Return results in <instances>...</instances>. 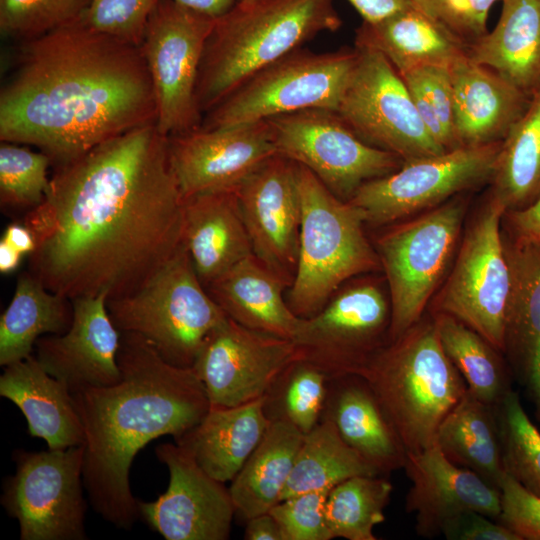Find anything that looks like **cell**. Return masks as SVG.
<instances>
[{
    "label": "cell",
    "instance_id": "3957f363",
    "mask_svg": "<svg viewBox=\"0 0 540 540\" xmlns=\"http://www.w3.org/2000/svg\"><path fill=\"white\" fill-rule=\"evenodd\" d=\"M120 380L71 391L84 430L83 484L94 510L117 528L139 518L129 472L152 440L194 428L210 403L193 367L165 361L140 335L121 332Z\"/></svg>",
    "mask_w": 540,
    "mask_h": 540
},
{
    "label": "cell",
    "instance_id": "1f68e13d",
    "mask_svg": "<svg viewBox=\"0 0 540 540\" xmlns=\"http://www.w3.org/2000/svg\"><path fill=\"white\" fill-rule=\"evenodd\" d=\"M435 444L451 462L499 488L505 471L497 405L467 390L439 425Z\"/></svg>",
    "mask_w": 540,
    "mask_h": 540
},
{
    "label": "cell",
    "instance_id": "7a4b0ae2",
    "mask_svg": "<svg viewBox=\"0 0 540 540\" xmlns=\"http://www.w3.org/2000/svg\"><path fill=\"white\" fill-rule=\"evenodd\" d=\"M155 119L140 46L93 29L84 15L23 41L0 91V140L37 146L58 165Z\"/></svg>",
    "mask_w": 540,
    "mask_h": 540
},
{
    "label": "cell",
    "instance_id": "4dcf8cb0",
    "mask_svg": "<svg viewBox=\"0 0 540 540\" xmlns=\"http://www.w3.org/2000/svg\"><path fill=\"white\" fill-rule=\"evenodd\" d=\"M502 2L496 26L467 55L532 97L540 90V0Z\"/></svg>",
    "mask_w": 540,
    "mask_h": 540
},
{
    "label": "cell",
    "instance_id": "816d5d0a",
    "mask_svg": "<svg viewBox=\"0 0 540 540\" xmlns=\"http://www.w3.org/2000/svg\"><path fill=\"white\" fill-rule=\"evenodd\" d=\"M246 521L244 539L284 540L282 530L270 512L256 515Z\"/></svg>",
    "mask_w": 540,
    "mask_h": 540
},
{
    "label": "cell",
    "instance_id": "681fc988",
    "mask_svg": "<svg viewBox=\"0 0 540 540\" xmlns=\"http://www.w3.org/2000/svg\"><path fill=\"white\" fill-rule=\"evenodd\" d=\"M511 242L540 245V196L529 206L505 213Z\"/></svg>",
    "mask_w": 540,
    "mask_h": 540
},
{
    "label": "cell",
    "instance_id": "ac0fdd59",
    "mask_svg": "<svg viewBox=\"0 0 540 540\" xmlns=\"http://www.w3.org/2000/svg\"><path fill=\"white\" fill-rule=\"evenodd\" d=\"M169 485L157 500L137 499L139 518L166 540H226L236 513L229 488L207 474L177 443L155 449Z\"/></svg>",
    "mask_w": 540,
    "mask_h": 540
},
{
    "label": "cell",
    "instance_id": "cb8c5ba5",
    "mask_svg": "<svg viewBox=\"0 0 540 540\" xmlns=\"http://www.w3.org/2000/svg\"><path fill=\"white\" fill-rule=\"evenodd\" d=\"M511 272L504 350L540 422V245L505 244Z\"/></svg>",
    "mask_w": 540,
    "mask_h": 540
},
{
    "label": "cell",
    "instance_id": "74e56055",
    "mask_svg": "<svg viewBox=\"0 0 540 540\" xmlns=\"http://www.w3.org/2000/svg\"><path fill=\"white\" fill-rule=\"evenodd\" d=\"M393 485L383 475H357L336 485L325 504L332 538L376 540L374 527L385 521Z\"/></svg>",
    "mask_w": 540,
    "mask_h": 540
},
{
    "label": "cell",
    "instance_id": "603a6c76",
    "mask_svg": "<svg viewBox=\"0 0 540 540\" xmlns=\"http://www.w3.org/2000/svg\"><path fill=\"white\" fill-rule=\"evenodd\" d=\"M449 71L458 147L502 141L527 111L531 97L468 55Z\"/></svg>",
    "mask_w": 540,
    "mask_h": 540
},
{
    "label": "cell",
    "instance_id": "7402d4cb",
    "mask_svg": "<svg viewBox=\"0 0 540 540\" xmlns=\"http://www.w3.org/2000/svg\"><path fill=\"white\" fill-rule=\"evenodd\" d=\"M403 468L411 481L405 509L415 515L419 536L442 535L450 521L467 512L498 519L500 489L472 470L451 462L436 444L407 454Z\"/></svg>",
    "mask_w": 540,
    "mask_h": 540
},
{
    "label": "cell",
    "instance_id": "f5cc1de1",
    "mask_svg": "<svg viewBox=\"0 0 540 540\" xmlns=\"http://www.w3.org/2000/svg\"><path fill=\"white\" fill-rule=\"evenodd\" d=\"M2 239L22 255H31L36 248V240L31 229L22 223L9 224Z\"/></svg>",
    "mask_w": 540,
    "mask_h": 540
},
{
    "label": "cell",
    "instance_id": "d4e9b609",
    "mask_svg": "<svg viewBox=\"0 0 540 540\" xmlns=\"http://www.w3.org/2000/svg\"><path fill=\"white\" fill-rule=\"evenodd\" d=\"M182 242L204 286L254 254L236 189L185 198Z\"/></svg>",
    "mask_w": 540,
    "mask_h": 540
},
{
    "label": "cell",
    "instance_id": "52a82bcc",
    "mask_svg": "<svg viewBox=\"0 0 540 540\" xmlns=\"http://www.w3.org/2000/svg\"><path fill=\"white\" fill-rule=\"evenodd\" d=\"M120 332L143 337L172 365L192 367L207 334L227 315L205 290L182 244L131 294L107 300Z\"/></svg>",
    "mask_w": 540,
    "mask_h": 540
},
{
    "label": "cell",
    "instance_id": "db71d44e",
    "mask_svg": "<svg viewBox=\"0 0 540 540\" xmlns=\"http://www.w3.org/2000/svg\"><path fill=\"white\" fill-rule=\"evenodd\" d=\"M176 3L210 18H219L228 12L238 0H173Z\"/></svg>",
    "mask_w": 540,
    "mask_h": 540
},
{
    "label": "cell",
    "instance_id": "9a60e30c",
    "mask_svg": "<svg viewBox=\"0 0 540 540\" xmlns=\"http://www.w3.org/2000/svg\"><path fill=\"white\" fill-rule=\"evenodd\" d=\"M391 306L379 285L361 280L339 288L315 315L301 318L293 338L298 360L328 379L360 375L387 343Z\"/></svg>",
    "mask_w": 540,
    "mask_h": 540
},
{
    "label": "cell",
    "instance_id": "f546056e",
    "mask_svg": "<svg viewBox=\"0 0 540 540\" xmlns=\"http://www.w3.org/2000/svg\"><path fill=\"white\" fill-rule=\"evenodd\" d=\"M265 397L235 407H210L190 431L175 439L211 477L232 481L261 442L271 420Z\"/></svg>",
    "mask_w": 540,
    "mask_h": 540
},
{
    "label": "cell",
    "instance_id": "2e32d148",
    "mask_svg": "<svg viewBox=\"0 0 540 540\" xmlns=\"http://www.w3.org/2000/svg\"><path fill=\"white\" fill-rule=\"evenodd\" d=\"M501 142L462 146L403 162L398 170L365 182L349 202L373 226L387 225L433 208L459 192L491 180Z\"/></svg>",
    "mask_w": 540,
    "mask_h": 540
},
{
    "label": "cell",
    "instance_id": "8d00e7d4",
    "mask_svg": "<svg viewBox=\"0 0 540 540\" xmlns=\"http://www.w3.org/2000/svg\"><path fill=\"white\" fill-rule=\"evenodd\" d=\"M357 475L379 474L341 438L330 419L321 417L304 435L280 501L308 491H331Z\"/></svg>",
    "mask_w": 540,
    "mask_h": 540
},
{
    "label": "cell",
    "instance_id": "5bb4252c",
    "mask_svg": "<svg viewBox=\"0 0 540 540\" xmlns=\"http://www.w3.org/2000/svg\"><path fill=\"white\" fill-rule=\"evenodd\" d=\"M336 109L366 143L403 162L446 152L427 131L411 94L395 67L380 52L358 48Z\"/></svg>",
    "mask_w": 540,
    "mask_h": 540
},
{
    "label": "cell",
    "instance_id": "c3c4849f",
    "mask_svg": "<svg viewBox=\"0 0 540 540\" xmlns=\"http://www.w3.org/2000/svg\"><path fill=\"white\" fill-rule=\"evenodd\" d=\"M442 535L449 540H522L497 520L479 512H467L454 518Z\"/></svg>",
    "mask_w": 540,
    "mask_h": 540
},
{
    "label": "cell",
    "instance_id": "f907efd6",
    "mask_svg": "<svg viewBox=\"0 0 540 540\" xmlns=\"http://www.w3.org/2000/svg\"><path fill=\"white\" fill-rule=\"evenodd\" d=\"M363 21L376 23L411 5L412 0H348Z\"/></svg>",
    "mask_w": 540,
    "mask_h": 540
},
{
    "label": "cell",
    "instance_id": "8fae6325",
    "mask_svg": "<svg viewBox=\"0 0 540 540\" xmlns=\"http://www.w3.org/2000/svg\"><path fill=\"white\" fill-rule=\"evenodd\" d=\"M15 474L1 504L18 521L21 540H85L83 445L41 452L16 450Z\"/></svg>",
    "mask_w": 540,
    "mask_h": 540
},
{
    "label": "cell",
    "instance_id": "f35d334b",
    "mask_svg": "<svg viewBox=\"0 0 540 540\" xmlns=\"http://www.w3.org/2000/svg\"><path fill=\"white\" fill-rule=\"evenodd\" d=\"M327 375L313 364L296 360L278 377L265 396L271 421H286L303 434L320 421L327 397Z\"/></svg>",
    "mask_w": 540,
    "mask_h": 540
},
{
    "label": "cell",
    "instance_id": "f6af8a7d",
    "mask_svg": "<svg viewBox=\"0 0 540 540\" xmlns=\"http://www.w3.org/2000/svg\"><path fill=\"white\" fill-rule=\"evenodd\" d=\"M159 0H91L84 17L95 30L141 45L149 15Z\"/></svg>",
    "mask_w": 540,
    "mask_h": 540
},
{
    "label": "cell",
    "instance_id": "277c9868",
    "mask_svg": "<svg viewBox=\"0 0 540 540\" xmlns=\"http://www.w3.org/2000/svg\"><path fill=\"white\" fill-rule=\"evenodd\" d=\"M342 21L333 0H238L215 19L205 43L196 100L207 113L258 71Z\"/></svg>",
    "mask_w": 540,
    "mask_h": 540
},
{
    "label": "cell",
    "instance_id": "8992f818",
    "mask_svg": "<svg viewBox=\"0 0 540 540\" xmlns=\"http://www.w3.org/2000/svg\"><path fill=\"white\" fill-rule=\"evenodd\" d=\"M301 201L297 267L288 305L300 318L318 313L350 278L381 269L359 208L334 195L309 169L296 164Z\"/></svg>",
    "mask_w": 540,
    "mask_h": 540
},
{
    "label": "cell",
    "instance_id": "836d02e7",
    "mask_svg": "<svg viewBox=\"0 0 540 540\" xmlns=\"http://www.w3.org/2000/svg\"><path fill=\"white\" fill-rule=\"evenodd\" d=\"M72 317L69 298L48 290L31 272H23L0 317V365L29 357L40 337L65 333Z\"/></svg>",
    "mask_w": 540,
    "mask_h": 540
},
{
    "label": "cell",
    "instance_id": "484cf974",
    "mask_svg": "<svg viewBox=\"0 0 540 540\" xmlns=\"http://www.w3.org/2000/svg\"><path fill=\"white\" fill-rule=\"evenodd\" d=\"M322 417L379 475L403 468L407 451L367 381L359 375L328 380Z\"/></svg>",
    "mask_w": 540,
    "mask_h": 540
},
{
    "label": "cell",
    "instance_id": "e575fe53",
    "mask_svg": "<svg viewBox=\"0 0 540 540\" xmlns=\"http://www.w3.org/2000/svg\"><path fill=\"white\" fill-rule=\"evenodd\" d=\"M490 181L491 197L506 212L525 208L540 196V90L502 140Z\"/></svg>",
    "mask_w": 540,
    "mask_h": 540
},
{
    "label": "cell",
    "instance_id": "83f0119b",
    "mask_svg": "<svg viewBox=\"0 0 540 540\" xmlns=\"http://www.w3.org/2000/svg\"><path fill=\"white\" fill-rule=\"evenodd\" d=\"M291 284L254 254L209 284L208 292L237 323L293 340L301 318L283 297Z\"/></svg>",
    "mask_w": 540,
    "mask_h": 540
},
{
    "label": "cell",
    "instance_id": "7bdbcfd3",
    "mask_svg": "<svg viewBox=\"0 0 540 540\" xmlns=\"http://www.w3.org/2000/svg\"><path fill=\"white\" fill-rule=\"evenodd\" d=\"M91 0H0V31L29 40L82 17Z\"/></svg>",
    "mask_w": 540,
    "mask_h": 540
},
{
    "label": "cell",
    "instance_id": "6da1fadb",
    "mask_svg": "<svg viewBox=\"0 0 540 540\" xmlns=\"http://www.w3.org/2000/svg\"><path fill=\"white\" fill-rule=\"evenodd\" d=\"M23 223L36 240L28 271L48 290L70 300L131 294L182 244L169 138L148 123L58 165Z\"/></svg>",
    "mask_w": 540,
    "mask_h": 540
},
{
    "label": "cell",
    "instance_id": "7dc6e473",
    "mask_svg": "<svg viewBox=\"0 0 540 540\" xmlns=\"http://www.w3.org/2000/svg\"><path fill=\"white\" fill-rule=\"evenodd\" d=\"M499 489L501 512L497 521L522 540H540V497L506 473L501 479Z\"/></svg>",
    "mask_w": 540,
    "mask_h": 540
},
{
    "label": "cell",
    "instance_id": "ab89813d",
    "mask_svg": "<svg viewBox=\"0 0 540 540\" xmlns=\"http://www.w3.org/2000/svg\"><path fill=\"white\" fill-rule=\"evenodd\" d=\"M497 411L504 471L540 497V431L513 390L497 405Z\"/></svg>",
    "mask_w": 540,
    "mask_h": 540
},
{
    "label": "cell",
    "instance_id": "ffe728a7",
    "mask_svg": "<svg viewBox=\"0 0 540 540\" xmlns=\"http://www.w3.org/2000/svg\"><path fill=\"white\" fill-rule=\"evenodd\" d=\"M296 168V163L275 154L236 189L254 255L290 284L301 226Z\"/></svg>",
    "mask_w": 540,
    "mask_h": 540
},
{
    "label": "cell",
    "instance_id": "e0dca14e",
    "mask_svg": "<svg viewBox=\"0 0 540 540\" xmlns=\"http://www.w3.org/2000/svg\"><path fill=\"white\" fill-rule=\"evenodd\" d=\"M296 360L292 340L247 328L227 316L207 334L192 367L210 407H235L265 397Z\"/></svg>",
    "mask_w": 540,
    "mask_h": 540
},
{
    "label": "cell",
    "instance_id": "d6986e66",
    "mask_svg": "<svg viewBox=\"0 0 540 540\" xmlns=\"http://www.w3.org/2000/svg\"><path fill=\"white\" fill-rule=\"evenodd\" d=\"M169 138V157L183 198L237 189L266 160L277 154L266 120L205 129Z\"/></svg>",
    "mask_w": 540,
    "mask_h": 540
},
{
    "label": "cell",
    "instance_id": "7c38bea8",
    "mask_svg": "<svg viewBox=\"0 0 540 540\" xmlns=\"http://www.w3.org/2000/svg\"><path fill=\"white\" fill-rule=\"evenodd\" d=\"M505 208L490 198L466 231L455 265L434 303L503 353L511 272L501 234Z\"/></svg>",
    "mask_w": 540,
    "mask_h": 540
},
{
    "label": "cell",
    "instance_id": "5b68a950",
    "mask_svg": "<svg viewBox=\"0 0 540 540\" xmlns=\"http://www.w3.org/2000/svg\"><path fill=\"white\" fill-rule=\"evenodd\" d=\"M359 376L371 387L407 454L435 444L442 420L467 391L433 318H422L387 343Z\"/></svg>",
    "mask_w": 540,
    "mask_h": 540
},
{
    "label": "cell",
    "instance_id": "4fadbf2b",
    "mask_svg": "<svg viewBox=\"0 0 540 540\" xmlns=\"http://www.w3.org/2000/svg\"><path fill=\"white\" fill-rule=\"evenodd\" d=\"M266 121L277 154L309 169L344 201L365 182L403 164L394 153L362 140L333 110L307 109Z\"/></svg>",
    "mask_w": 540,
    "mask_h": 540
},
{
    "label": "cell",
    "instance_id": "4316f807",
    "mask_svg": "<svg viewBox=\"0 0 540 540\" xmlns=\"http://www.w3.org/2000/svg\"><path fill=\"white\" fill-rule=\"evenodd\" d=\"M0 395L24 415L28 433L48 449L82 445L84 430L67 384L50 375L32 354L4 367Z\"/></svg>",
    "mask_w": 540,
    "mask_h": 540
},
{
    "label": "cell",
    "instance_id": "bcb514c9",
    "mask_svg": "<svg viewBox=\"0 0 540 540\" xmlns=\"http://www.w3.org/2000/svg\"><path fill=\"white\" fill-rule=\"evenodd\" d=\"M497 1L502 0H412L468 45L487 32L488 14Z\"/></svg>",
    "mask_w": 540,
    "mask_h": 540
},
{
    "label": "cell",
    "instance_id": "30bf717a",
    "mask_svg": "<svg viewBox=\"0 0 540 540\" xmlns=\"http://www.w3.org/2000/svg\"><path fill=\"white\" fill-rule=\"evenodd\" d=\"M214 23L173 0H159L149 15L140 48L155 94V124L167 137L202 125L196 87Z\"/></svg>",
    "mask_w": 540,
    "mask_h": 540
},
{
    "label": "cell",
    "instance_id": "44dd1931",
    "mask_svg": "<svg viewBox=\"0 0 540 540\" xmlns=\"http://www.w3.org/2000/svg\"><path fill=\"white\" fill-rule=\"evenodd\" d=\"M107 300L105 295L71 299L69 329L42 336L35 343L38 362L70 391L110 386L121 378L117 360L121 332L110 317Z\"/></svg>",
    "mask_w": 540,
    "mask_h": 540
},
{
    "label": "cell",
    "instance_id": "b9f144b4",
    "mask_svg": "<svg viewBox=\"0 0 540 540\" xmlns=\"http://www.w3.org/2000/svg\"><path fill=\"white\" fill-rule=\"evenodd\" d=\"M50 162V157L44 152H34L17 143L1 141V205L30 210L38 206L49 186L47 170Z\"/></svg>",
    "mask_w": 540,
    "mask_h": 540
},
{
    "label": "cell",
    "instance_id": "9c48e42d",
    "mask_svg": "<svg viewBox=\"0 0 540 540\" xmlns=\"http://www.w3.org/2000/svg\"><path fill=\"white\" fill-rule=\"evenodd\" d=\"M465 212V201L453 199L377 238L375 249L390 292L389 342L422 319L452 259Z\"/></svg>",
    "mask_w": 540,
    "mask_h": 540
},
{
    "label": "cell",
    "instance_id": "d590c367",
    "mask_svg": "<svg viewBox=\"0 0 540 540\" xmlns=\"http://www.w3.org/2000/svg\"><path fill=\"white\" fill-rule=\"evenodd\" d=\"M441 345L479 400L498 405L512 391V373L503 353L477 331L446 313H433Z\"/></svg>",
    "mask_w": 540,
    "mask_h": 540
},
{
    "label": "cell",
    "instance_id": "11a10c76",
    "mask_svg": "<svg viewBox=\"0 0 540 540\" xmlns=\"http://www.w3.org/2000/svg\"><path fill=\"white\" fill-rule=\"evenodd\" d=\"M22 254L5 242L0 241V272L7 274L16 270L21 263Z\"/></svg>",
    "mask_w": 540,
    "mask_h": 540
},
{
    "label": "cell",
    "instance_id": "ee69618b",
    "mask_svg": "<svg viewBox=\"0 0 540 540\" xmlns=\"http://www.w3.org/2000/svg\"><path fill=\"white\" fill-rule=\"evenodd\" d=\"M329 490L308 491L279 501L270 510L284 540H330L325 504Z\"/></svg>",
    "mask_w": 540,
    "mask_h": 540
},
{
    "label": "cell",
    "instance_id": "d6a6232c",
    "mask_svg": "<svg viewBox=\"0 0 540 540\" xmlns=\"http://www.w3.org/2000/svg\"><path fill=\"white\" fill-rule=\"evenodd\" d=\"M304 435L286 421H271L229 487L236 512L245 520L269 512L280 501Z\"/></svg>",
    "mask_w": 540,
    "mask_h": 540
},
{
    "label": "cell",
    "instance_id": "ba28073f",
    "mask_svg": "<svg viewBox=\"0 0 540 540\" xmlns=\"http://www.w3.org/2000/svg\"><path fill=\"white\" fill-rule=\"evenodd\" d=\"M356 58V48L297 49L247 79L206 113L201 127L237 126L307 109L336 111Z\"/></svg>",
    "mask_w": 540,
    "mask_h": 540
},
{
    "label": "cell",
    "instance_id": "60d3db41",
    "mask_svg": "<svg viewBox=\"0 0 540 540\" xmlns=\"http://www.w3.org/2000/svg\"><path fill=\"white\" fill-rule=\"evenodd\" d=\"M417 112L434 141L445 151L458 148L453 126L449 67L425 66L400 74Z\"/></svg>",
    "mask_w": 540,
    "mask_h": 540
},
{
    "label": "cell",
    "instance_id": "f1b7e54d",
    "mask_svg": "<svg viewBox=\"0 0 540 540\" xmlns=\"http://www.w3.org/2000/svg\"><path fill=\"white\" fill-rule=\"evenodd\" d=\"M356 47L382 53L399 74L425 66L450 67L467 55L468 44L413 3L357 29Z\"/></svg>",
    "mask_w": 540,
    "mask_h": 540
}]
</instances>
